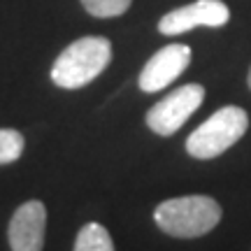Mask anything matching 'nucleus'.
I'll list each match as a JSON object with an SVG mask.
<instances>
[{
  "label": "nucleus",
  "instance_id": "1",
  "mask_svg": "<svg viewBox=\"0 0 251 251\" xmlns=\"http://www.w3.org/2000/svg\"><path fill=\"white\" fill-rule=\"evenodd\" d=\"M153 221L172 237H202L221 221V205L209 196L170 198L156 207Z\"/></svg>",
  "mask_w": 251,
  "mask_h": 251
},
{
  "label": "nucleus",
  "instance_id": "2",
  "mask_svg": "<svg viewBox=\"0 0 251 251\" xmlns=\"http://www.w3.org/2000/svg\"><path fill=\"white\" fill-rule=\"evenodd\" d=\"M112 61L107 37L86 35L63 49L51 68V81L61 89H81L93 81Z\"/></svg>",
  "mask_w": 251,
  "mask_h": 251
},
{
  "label": "nucleus",
  "instance_id": "3",
  "mask_svg": "<svg viewBox=\"0 0 251 251\" xmlns=\"http://www.w3.org/2000/svg\"><path fill=\"white\" fill-rule=\"evenodd\" d=\"M249 128V114L242 107H228L214 112L202 126H198L186 140V151L193 158L207 161L228 151Z\"/></svg>",
  "mask_w": 251,
  "mask_h": 251
},
{
  "label": "nucleus",
  "instance_id": "4",
  "mask_svg": "<svg viewBox=\"0 0 251 251\" xmlns=\"http://www.w3.org/2000/svg\"><path fill=\"white\" fill-rule=\"evenodd\" d=\"M202 98H205V89L200 84H184L147 112V126L156 135L170 137L202 105Z\"/></svg>",
  "mask_w": 251,
  "mask_h": 251
},
{
  "label": "nucleus",
  "instance_id": "5",
  "mask_svg": "<svg viewBox=\"0 0 251 251\" xmlns=\"http://www.w3.org/2000/svg\"><path fill=\"white\" fill-rule=\"evenodd\" d=\"M230 9L221 0H196L191 5H184L179 9H172L158 21V30L163 35H181L198 26L219 28L228 24Z\"/></svg>",
  "mask_w": 251,
  "mask_h": 251
},
{
  "label": "nucleus",
  "instance_id": "6",
  "mask_svg": "<svg viewBox=\"0 0 251 251\" xmlns=\"http://www.w3.org/2000/svg\"><path fill=\"white\" fill-rule=\"evenodd\" d=\"M47 230V207L42 200H28L12 214L7 240L12 251H42Z\"/></svg>",
  "mask_w": 251,
  "mask_h": 251
},
{
  "label": "nucleus",
  "instance_id": "7",
  "mask_svg": "<svg viewBox=\"0 0 251 251\" xmlns=\"http://www.w3.org/2000/svg\"><path fill=\"white\" fill-rule=\"evenodd\" d=\"M191 63V47L168 45L147 61L140 72V89L144 93H156L179 77Z\"/></svg>",
  "mask_w": 251,
  "mask_h": 251
},
{
  "label": "nucleus",
  "instance_id": "8",
  "mask_svg": "<svg viewBox=\"0 0 251 251\" xmlns=\"http://www.w3.org/2000/svg\"><path fill=\"white\" fill-rule=\"evenodd\" d=\"M75 251H114V242H112V237H109L105 226L86 224L77 233Z\"/></svg>",
  "mask_w": 251,
  "mask_h": 251
},
{
  "label": "nucleus",
  "instance_id": "9",
  "mask_svg": "<svg viewBox=\"0 0 251 251\" xmlns=\"http://www.w3.org/2000/svg\"><path fill=\"white\" fill-rule=\"evenodd\" d=\"M24 147H26V140L19 130L0 128V165L19 161L21 153H24Z\"/></svg>",
  "mask_w": 251,
  "mask_h": 251
},
{
  "label": "nucleus",
  "instance_id": "10",
  "mask_svg": "<svg viewBox=\"0 0 251 251\" xmlns=\"http://www.w3.org/2000/svg\"><path fill=\"white\" fill-rule=\"evenodd\" d=\"M133 0H81L84 9L93 14V17H100V19H112V17H119L124 14L126 9L130 7Z\"/></svg>",
  "mask_w": 251,
  "mask_h": 251
},
{
  "label": "nucleus",
  "instance_id": "11",
  "mask_svg": "<svg viewBox=\"0 0 251 251\" xmlns=\"http://www.w3.org/2000/svg\"><path fill=\"white\" fill-rule=\"evenodd\" d=\"M247 81H249V89H251V68H249V77H247Z\"/></svg>",
  "mask_w": 251,
  "mask_h": 251
}]
</instances>
